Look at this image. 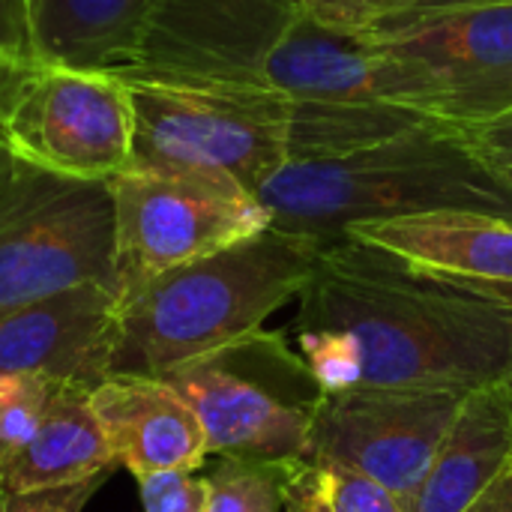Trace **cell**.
I'll use <instances>...</instances> for the list:
<instances>
[{"label":"cell","mask_w":512,"mask_h":512,"mask_svg":"<svg viewBox=\"0 0 512 512\" xmlns=\"http://www.w3.org/2000/svg\"><path fill=\"white\" fill-rule=\"evenodd\" d=\"M294 330H333L360 387L468 396L512 381V291L423 270L348 234L327 240Z\"/></svg>","instance_id":"cell-1"},{"label":"cell","mask_w":512,"mask_h":512,"mask_svg":"<svg viewBox=\"0 0 512 512\" xmlns=\"http://www.w3.org/2000/svg\"><path fill=\"white\" fill-rule=\"evenodd\" d=\"M297 12V0H162L135 66L117 78L264 84L261 63Z\"/></svg>","instance_id":"cell-12"},{"label":"cell","mask_w":512,"mask_h":512,"mask_svg":"<svg viewBox=\"0 0 512 512\" xmlns=\"http://www.w3.org/2000/svg\"><path fill=\"white\" fill-rule=\"evenodd\" d=\"M132 96V159L144 168L219 174L258 189L288 165L291 105L255 81L123 78Z\"/></svg>","instance_id":"cell-6"},{"label":"cell","mask_w":512,"mask_h":512,"mask_svg":"<svg viewBox=\"0 0 512 512\" xmlns=\"http://www.w3.org/2000/svg\"><path fill=\"white\" fill-rule=\"evenodd\" d=\"M462 399L384 387L324 393L312 429V462L342 465L381 483L411 512Z\"/></svg>","instance_id":"cell-10"},{"label":"cell","mask_w":512,"mask_h":512,"mask_svg":"<svg viewBox=\"0 0 512 512\" xmlns=\"http://www.w3.org/2000/svg\"><path fill=\"white\" fill-rule=\"evenodd\" d=\"M162 0H30L33 51L75 69L135 66Z\"/></svg>","instance_id":"cell-17"},{"label":"cell","mask_w":512,"mask_h":512,"mask_svg":"<svg viewBox=\"0 0 512 512\" xmlns=\"http://www.w3.org/2000/svg\"><path fill=\"white\" fill-rule=\"evenodd\" d=\"M345 234L393 252L423 270L512 291V219L507 216L441 210L360 222Z\"/></svg>","instance_id":"cell-15"},{"label":"cell","mask_w":512,"mask_h":512,"mask_svg":"<svg viewBox=\"0 0 512 512\" xmlns=\"http://www.w3.org/2000/svg\"><path fill=\"white\" fill-rule=\"evenodd\" d=\"M462 512H512V465Z\"/></svg>","instance_id":"cell-28"},{"label":"cell","mask_w":512,"mask_h":512,"mask_svg":"<svg viewBox=\"0 0 512 512\" xmlns=\"http://www.w3.org/2000/svg\"><path fill=\"white\" fill-rule=\"evenodd\" d=\"M512 0H414L405 12L381 21L369 36L387 30V27H396V24H405V21H417V18H429V15H444V12H459V9H477V6H507ZM366 39V36H360Z\"/></svg>","instance_id":"cell-27"},{"label":"cell","mask_w":512,"mask_h":512,"mask_svg":"<svg viewBox=\"0 0 512 512\" xmlns=\"http://www.w3.org/2000/svg\"><path fill=\"white\" fill-rule=\"evenodd\" d=\"M261 81L291 105L288 162L336 159L417 129L453 126L441 117L438 81L420 63L300 12L267 51Z\"/></svg>","instance_id":"cell-4"},{"label":"cell","mask_w":512,"mask_h":512,"mask_svg":"<svg viewBox=\"0 0 512 512\" xmlns=\"http://www.w3.org/2000/svg\"><path fill=\"white\" fill-rule=\"evenodd\" d=\"M84 384H60L27 447L0 471V495L51 492L114 471V453Z\"/></svg>","instance_id":"cell-18"},{"label":"cell","mask_w":512,"mask_h":512,"mask_svg":"<svg viewBox=\"0 0 512 512\" xmlns=\"http://www.w3.org/2000/svg\"><path fill=\"white\" fill-rule=\"evenodd\" d=\"M123 78L39 54L0 57V153L69 180H111L132 159Z\"/></svg>","instance_id":"cell-7"},{"label":"cell","mask_w":512,"mask_h":512,"mask_svg":"<svg viewBox=\"0 0 512 512\" xmlns=\"http://www.w3.org/2000/svg\"><path fill=\"white\" fill-rule=\"evenodd\" d=\"M87 282L117 294L108 183L15 162L0 201V315Z\"/></svg>","instance_id":"cell-9"},{"label":"cell","mask_w":512,"mask_h":512,"mask_svg":"<svg viewBox=\"0 0 512 512\" xmlns=\"http://www.w3.org/2000/svg\"><path fill=\"white\" fill-rule=\"evenodd\" d=\"M90 405L114 462L135 477L198 471L210 456L192 405L162 378L108 375L90 390Z\"/></svg>","instance_id":"cell-14"},{"label":"cell","mask_w":512,"mask_h":512,"mask_svg":"<svg viewBox=\"0 0 512 512\" xmlns=\"http://www.w3.org/2000/svg\"><path fill=\"white\" fill-rule=\"evenodd\" d=\"M201 420L219 459L291 468L312 462L324 399L303 354L282 330H255L162 375Z\"/></svg>","instance_id":"cell-5"},{"label":"cell","mask_w":512,"mask_h":512,"mask_svg":"<svg viewBox=\"0 0 512 512\" xmlns=\"http://www.w3.org/2000/svg\"><path fill=\"white\" fill-rule=\"evenodd\" d=\"M477 141L492 144V147H512V114L483 126V129H468Z\"/></svg>","instance_id":"cell-29"},{"label":"cell","mask_w":512,"mask_h":512,"mask_svg":"<svg viewBox=\"0 0 512 512\" xmlns=\"http://www.w3.org/2000/svg\"><path fill=\"white\" fill-rule=\"evenodd\" d=\"M105 183L114 204L117 306L156 276L270 228L258 198L219 174L126 165Z\"/></svg>","instance_id":"cell-8"},{"label":"cell","mask_w":512,"mask_h":512,"mask_svg":"<svg viewBox=\"0 0 512 512\" xmlns=\"http://www.w3.org/2000/svg\"><path fill=\"white\" fill-rule=\"evenodd\" d=\"M111 477V471L90 477L84 483L51 489V492H30V495H0V512H84L93 501L99 486Z\"/></svg>","instance_id":"cell-24"},{"label":"cell","mask_w":512,"mask_h":512,"mask_svg":"<svg viewBox=\"0 0 512 512\" xmlns=\"http://www.w3.org/2000/svg\"><path fill=\"white\" fill-rule=\"evenodd\" d=\"M255 198L270 228L321 243L360 222L441 210L512 219V183L459 126L417 129L336 159L288 162Z\"/></svg>","instance_id":"cell-2"},{"label":"cell","mask_w":512,"mask_h":512,"mask_svg":"<svg viewBox=\"0 0 512 512\" xmlns=\"http://www.w3.org/2000/svg\"><path fill=\"white\" fill-rule=\"evenodd\" d=\"M321 240L264 228L207 258L168 270L120 306L108 375L162 378L204 357L300 297Z\"/></svg>","instance_id":"cell-3"},{"label":"cell","mask_w":512,"mask_h":512,"mask_svg":"<svg viewBox=\"0 0 512 512\" xmlns=\"http://www.w3.org/2000/svg\"><path fill=\"white\" fill-rule=\"evenodd\" d=\"M411 3L414 0H297V9L333 33L369 36L381 21L405 12Z\"/></svg>","instance_id":"cell-22"},{"label":"cell","mask_w":512,"mask_h":512,"mask_svg":"<svg viewBox=\"0 0 512 512\" xmlns=\"http://www.w3.org/2000/svg\"><path fill=\"white\" fill-rule=\"evenodd\" d=\"M138 492L144 512H204L207 510V477L195 471H153L141 474Z\"/></svg>","instance_id":"cell-23"},{"label":"cell","mask_w":512,"mask_h":512,"mask_svg":"<svg viewBox=\"0 0 512 512\" xmlns=\"http://www.w3.org/2000/svg\"><path fill=\"white\" fill-rule=\"evenodd\" d=\"M36 54L30 36V0H0V57Z\"/></svg>","instance_id":"cell-25"},{"label":"cell","mask_w":512,"mask_h":512,"mask_svg":"<svg viewBox=\"0 0 512 512\" xmlns=\"http://www.w3.org/2000/svg\"><path fill=\"white\" fill-rule=\"evenodd\" d=\"M315 465L318 492L330 512H408L396 495H390L381 483L342 468V465Z\"/></svg>","instance_id":"cell-21"},{"label":"cell","mask_w":512,"mask_h":512,"mask_svg":"<svg viewBox=\"0 0 512 512\" xmlns=\"http://www.w3.org/2000/svg\"><path fill=\"white\" fill-rule=\"evenodd\" d=\"M12 174H15V162L6 159V156H0V201H3V195H6V186H9Z\"/></svg>","instance_id":"cell-30"},{"label":"cell","mask_w":512,"mask_h":512,"mask_svg":"<svg viewBox=\"0 0 512 512\" xmlns=\"http://www.w3.org/2000/svg\"><path fill=\"white\" fill-rule=\"evenodd\" d=\"M282 512H330L315 480V465H294L285 477V507Z\"/></svg>","instance_id":"cell-26"},{"label":"cell","mask_w":512,"mask_h":512,"mask_svg":"<svg viewBox=\"0 0 512 512\" xmlns=\"http://www.w3.org/2000/svg\"><path fill=\"white\" fill-rule=\"evenodd\" d=\"M510 465L512 381H498L462 399L411 512L468 510Z\"/></svg>","instance_id":"cell-16"},{"label":"cell","mask_w":512,"mask_h":512,"mask_svg":"<svg viewBox=\"0 0 512 512\" xmlns=\"http://www.w3.org/2000/svg\"><path fill=\"white\" fill-rule=\"evenodd\" d=\"M117 318L114 288L96 282L18 306L0 315V375L96 387L111 372Z\"/></svg>","instance_id":"cell-13"},{"label":"cell","mask_w":512,"mask_h":512,"mask_svg":"<svg viewBox=\"0 0 512 512\" xmlns=\"http://www.w3.org/2000/svg\"><path fill=\"white\" fill-rule=\"evenodd\" d=\"M291 468L222 459L207 477L210 495L204 512H282Z\"/></svg>","instance_id":"cell-19"},{"label":"cell","mask_w":512,"mask_h":512,"mask_svg":"<svg viewBox=\"0 0 512 512\" xmlns=\"http://www.w3.org/2000/svg\"><path fill=\"white\" fill-rule=\"evenodd\" d=\"M57 387L42 375H0V471L27 447Z\"/></svg>","instance_id":"cell-20"},{"label":"cell","mask_w":512,"mask_h":512,"mask_svg":"<svg viewBox=\"0 0 512 512\" xmlns=\"http://www.w3.org/2000/svg\"><path fill=\"white\" fill-rule=\"evenodd\" d=\"M366 39L438 81L447 123L483 129L512 114V3L429 15Z\"/></svg>","instance_id":"cell-11"},{"label":"cell","mask_w":512,"mask_h":512,"mask_svg":"<svg viewBox=\"0 0 512 512\" xmlns=\"http://www.w3.org/2000/svg\"><path fill=\"white\" fill-rule=\"evenodd\" d=\"M0 156H3V153H0Z\"/></svg>","instance_id":"cell-31"}]
</instances>
